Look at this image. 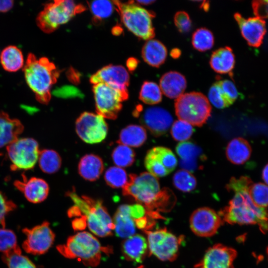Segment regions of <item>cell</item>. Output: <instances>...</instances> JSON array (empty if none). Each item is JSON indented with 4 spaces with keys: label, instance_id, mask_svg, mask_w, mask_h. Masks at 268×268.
Segmentation results:
<instances>
[{
    "label": "cell",
    "instance_id": "1",
    "mask_svg": "<svg viewBox=\"0 0 268 268\" xmlns=\"http://www.w3.org/2000/svg\"><path fill=\"white\" fill-rule=\"evenodd\" d=\"M123 194L133 198L142 205L147 215L152 219L163 218L160 212H167L174 206L176 198L168 188L160 189L157 178L148 172L130 174Z\"/></svg>",
    "mask_w": 268,
    "mask_h": 268
},
{
    "label": "cell",
    "instance_id": "2",
    "mask_svg": "<svg viewBox=\"0 0 268 268\" xmlns=\"http://www.w3.org/2000/svg\"><path fill=\"white\" fill-rule=\"evenodd\" d=\"M250 187L233 191L235 195L228 205L219 212L223 222L229 224H255L266 233L268 231V210L256 205L248 192Z\"/></svg>",
    "mask_w": 268,
    "mask_h": 268
},
{
    "label": "cell",
    "instance_id": "3",
    "mask_svg": "<svg viewBox=\"0 0 268 268\" xmlns=\"http://www.w3.org/2000/svg\"><path fill=\"white\" fill-rule=\"evenodd\" d=\"M67 196L74 203L67 211L69 217L85 216L89 229L99 237L112 234L113 221L101 201L86 196L79 197L74 191L68 192Z\"/></svg>",
    "mask_w": 268,
    "mask_h": 268
},
{
    "label": "cell",
    "instance_id": "4",
    "mask_svg": "<svg viewBox=\"0 0 268 268\" xmlns=\"http://www.w3.org/2000/svg\"><path fill=\"white\" fill-rule=\"evenodd\" d=\"M27 85L40 103L47 104L51 97V89L60 75L55 64L45 57L37 59L29 53L23 67Z\"/></svg>",
    "mask_w": 268,
    "mask_h": 268
},
{
    "label": "cell",
    "instance_id": "5",
    "mask_svg": "<svg viewBox=\"0 0 268 268\" xmlns=\"http://www.w3.org/2000/svg\"><path fill=\"white\" fill-rule=\"evenodd\" d=\"M64 257L76 259L84 265L94 267L101 261L102 253H111V247H102L98 239L86 231H82L69 237L65 244L57 247Z\"/></svg>",
    "mask_w": 268,
    "mask_h": 268
},
{
    "label": "cell",
    "instance_id": "6",
    "mask_svg": "<svg viewBox=\"0 0 268 268\" xmlns=\"http://www.w3.org/2000/svg\"><path fill=\"white\" fill-rule=\"evenodd\" d=\"M122 22L136 36L143 40H150L155 36L152 19L155 13L146 10L134 1L122 2L114 0Z\"/></svg>",
    "mask_w": 268,
    "mask_h": 268
},
{
    "label": "cell",
    "instance_id": "7",
    "mask_svg": "<svg viewBox=\"0 0 268 268\" xmlns=\"http://www.w3.org/2000/svg\"><path fill=\"white\" fill-rule=\"evenodd\" d=\"M85 10L83 5L73 0H54L45 5L37 17L36 23L41 30L50 33Z\"/></svg>",
    "mask_w": 268,
    "mask_h": 268
},
{
    "label": "cell",
    "instance_id": "8",
    "mask_svg": "<svg viewBox=\"0 0 268 268\" xmlns=\"http://www.w3.org/2000/svg\"><path fill=\"white\" fill-rule=\"evenodd\" d=\"M175 109L179 120L197 127H201L206 123L211 112L207 97L198 92L181 95L175 100Z\"/></svg>",
    "mask_w": 268,
    "mask_h": 268
},
{
    "label": "cell",
    "instance_id": "9",
    "mask_svg": "<svg viewBox=\"0 0 268 268\" xmlns=\"http://www.w3.org/2000/svg\"><path fill=\"white\" fill-rule=\"evenodd\" d=\"M144 231L147 236L149 254L163 261H173L177 258L183 237H177L166 228Z\"/></svg>",
    "mask_w": 268,
    "mask_h": 268
},
{
    "label": "cell",
    "instance_id": "10",
    "mask_svg": "<svg viewBox=\"0 0 268 268\" xmlns=\"http://www.w3.org/2000/svg\"><path fill=\"white\" fill-rule=\"evenodd\" d=\"M6 149L12 170L33 168L38 160L40 152L37 141L32 138H18Z\"/></svg>",
    "mask_w": 268,
    "mask_h": 268
},
{
    "label": "cell",
    "instance_id": "11",
    "mask_svg": "<svg viewBox=\"0 0 268 268\" xmlns=\"http://www.w3.org/2000/svg\"><path fill=\"white\" fill-rule=\"evenodd\" d=\"M96 112L104 118L116 119L127 96L105 83L94 84L92 88Z\"/></svg>",
    "mask_w": 268,
    "mask_h": 268
},
{
    "label": "cell",
    "instance_id": "12",
    "mask_svg": "<svg viewBox=\"0 0 268 268\" xmlns=\"http://www.w3.org/2000/svg\"><path fill=\"white\" fill-rule=\"evenodd\" d=\"M75 130L81 139L86 143L93 144L99 143L105 138L108 126L101 115L84 112L77 119Z\"/></svg>",
    "mask_w": 268,
    "mask_h": 268
},
{
    "label": "cell",
    "instance_id": "13",
    "mask_svg": "<svg viewBox=\"0 0 268 268\" xmlns=\"http://www.w3.org/2000/svg\"><path fill=\"white\" fill-rule=\"evenodd\" d=\"M22 231L26 237L22 244V248L26 253L30 254L45 253L54 242L55 234L47 221L31 228H24Z\"/></svg>",
    "mask_w": 268,
    "mask_h": 268
},
{
    "label": "cell",
    "instance_id": "14",
    "mask_svg": "<svg viewBox=\"0 0 268 268\" xmlns=\"http://www.w3.org/2000/svg\"><path fill=\"white\" fill-rule=\"evenodd\" d=\"M144 165L148 172L157 177L169 175L177 165V158L169 148L156 146L149 150L144 159Z\"/></svg>",
    "mask_w": 268,
    "mask_h": 268
},
{
    "label": "cell",
    "instance_id": "15",
    "mask_svg": "<svg viewBox=\"0 0 268 268\" xmlns=\"http://www.w3.org/2000/svg\"><path fill=\"white\" fill-rule=\"evenodd\" d=\"M223 222L218 213L207 207L195 210L190 219L192 231L196 235L204 237L214 235Z\"/></svg>",
    "mask_w": 268,
    "mask_h": 268
},
{
    "label": "cell",
    "instance_id": "16",
    "mask_svg": "<svg viewBox=\"0 0 268 268\" xmlns=\"http://www.w3.org/2000/svg\"><path fill=\"white\" fill-rule=\"evenodd\" d=\"M130 76L127 69L121 66L110 65L102 67L91 76L93 85L105 83L129 96L128 86Z\"/></svg>",
    "mask_w": 268,
    "mask_h": 268
},
{
    "label": "cell",
    "instance_id": "17",
    "mask_svg": "<svg viewBox=\"0 0 268 268\" xmlns=\"http://www.w3.org/2000/svg\"><path fill=\"white\" fill-rule=\"evenodd\" d=\"M236 256L234 249L217 244L207 250L195 268H234L233 262Z\"/></svg>",
    "mask_w": 268,
    "mask_h": 268
},
{
    "label": "cell",
    "instance_id": "18",
    "mask_svg": "<svg viewBox=\"0 0 268 268\" xmlns=\"http://www.w3.org/2000/svg\"><path fill=\"white\" fill-rule=\"evenodd\" d=\"M141 124L155 136L165 134L173 122L171 115L165 109L159 107L146 109L140 118Z\"/></svg>",
    "mask_w": 268,
    "mask_h": 268
},
{
    "label": "cell",
    "instance_id": "19",
    "mask_svg": "<svg viewBox=\"0 0 268 268\" xmlns=\"http://www.w3.org/2000/svg\"><path fill=\"white\" fill-rule=\"evenodd\" d=\"M234 18L242 36L248 45L253 47H259L266 33L265 21L258 17L246 19L239 13L234 14Z\"/></svg>",
    "mask_w": 268,
    "mask_h": 268
},
{
    "label": "cell",
    "instance_id": "20",
    "mask_svg": "<svg viewBox=\"0 0 268 268\" xmlns=\"http://www.w3.org/2000/svg\"><path fill=\"white\" fill-rule=\"evenodd\" d=\"M14 184L30 202L34 203L41 202L48 196L49 192L48 184L42 179L32 177L27 179L23 176L22 181H16Z\"/></svg>",
    "mask_w": 268,
    "mask_h": 268
},
{
    "label": "cell",
    "instance_id": "21",
    "mask_svg": "<svg viewBox=\"0 0 268 268\" xmlns=\"http://www.w3.org/2000/svg\"><path fill=\"white\" fill-rule=\"evenodd\" d=\"M23 131V126L18 120L11 119L6 113L0 112V151L18 139Z\"/></svg>",
    "mask_w": 268,
    "mask_h": 268
},
{
    "label": "cell",
    "instance_id": "22",
    "mask_svg": "<svg viewBox=\"0 0 268 268\" xmlns=\"http://www.w3.org/2000/svg\"><path fill=\"white\" fill-rule=\"evenodd\" d=\"M113 221L118 237L127 238L135 233L136 225L131 215V205H120L115 212Z\"/></svg>",
    "mask_w": 268,
    "mask_h": 268
},
{
    "label": "cell",
    "instance_id": "23",
    "mask_svg": "<svg viewBox=\"0 0 268 268\" xmlns=\"http://www.w3.org/2000/svg\"><path fill=\"white\" fill-rule=\"evenodd\" d=\"M160 88L163 94L168 98H177L184 92L187 81L181 73L170 71L164 74L160 79Z\"/></svg>",
    "mask_w": 268,
    "mask_h": 268
},
{
    "label": "cell",
    "instance_id": "24",
    "mask_svg": "<svg viewBox=\"0 0 268 268\" xmlns=\"http://www.w3.org/2000/svg\"><path fill=\"white\" fill-rule=\"evenodd\" d=\"M124 257L128 261L141 263L145 257L148 248L147 241L139 234L134 235L126 239L122 244Z\"/></svg>",
    "mask_w": 268,
    "mask_h": 268
},
{
    "label": "cell",
    "instance_id": "25",
    "mask_svg": "<svg viewBox=\"0 0 268 268\" xmlns=\"http://www.w3.org/2000/svg\"><path fill=\"white\" fill-rule=\"evenodd\" d=\"M176 151L181 158L180 165L183 169L190 172L197 169V159L202 154L200 147L191 142L183 141L177 144Z\"/></svg>",
    "mask_w": 268,
    "mask_h": 268
},
{
    "label": "cell",
    "instance_id": "26",
    "mask_svg": "<svg viewBox=\"0 0 268 268\" xmlns=\"http://www.w3.org/2000/svg\"><path fill=\"white\" fill-rule=\"evenodd\" d=\"M141 55L147 64L153 67H158L165 62L167 51L162 42L151 39L147 40L144 44Z\"/></svg>",
    "mask_w": 268,
    "mask_h": 268
},
{
    "label": "cell",
    "instance_id": "27",
    "mask_svg": "<svg viewBox=\"0 0 268 268\" xmlns=\"http://www.w3.org/2000/svg\"><path fill=\"white\" fill-rule=\"evenodd\" d=\"M209 64L215 72L231 74L235 66V56L231 48H220L211 54Z\"/></svg>",
    "mask_w": 268,
    "mask_h": 268
},
{
    "label": "cell",
    "instance_id": "28",
    "mask_svg": "<svg viewBox=\"0 0 268 268\" xmlns=\"http://www.w3.org/2000/svg\"><path fill=\"white\" fill-rule=\"evenodd\" d=\"M252 148L249 142L242 137L232 139L227 144L226 155L228 160L233 164H244L250 158Z\"/></svg>",
    "mask_w": 268,
    "mask_h": 268
},
{
    "label": "cell",
    "instance_id": "29",
    "mask_svg": "<svg viewBox=\"0 0 268 268\" xmlns=\"http://www.w3.org/2000/svg\"><path fill=\"white\" fill-rule=\"evenodd\" d=\"M104 170V164L98 156L89 154L83 156L79 161L78 171L79 175L89 181L97 180Z\"/></svg>",
    "mask_w": 268,
    "mask_h": 268
},
{
    "label": "cell",
    "instance_id": "30",
    "mask_svg": "<svg viewBox=\"0 0 268 268\" xmlns=\"http://www.w3.org/2000/svg\"><path fill=\"white\" fill-rule=\"evenodd\" d=\"M146 138V130L143 127L130 125L121 131L118 142L129 147H138L144 143Z\"/></svg>",
    "mask_w": 268,
    "mask_h": 268
},
{
    "label": "cell",
    "instance_id": "31",
    "mask_svg": "<svg viewBox=\"0 0 268 268\" xmlns=\"http://www.w3.org/2000/svg\"><path fill=\"white\" fill-rule=\"evenodd\" d=\"M0 63L3 69L15 72L24 67V59L21 51L15 46L4 48L0 54Z\"/></svg>",
    "mask_w": 268,
    "mask_h": 268
},
{
    "label": "cell",
    "instance_id": "32",
    "mask_svg": "<svg viewBox=\"0 0 268 268\" xmlns=\"http://www.w3.org/2000/svg\"><path fill=\"white\" fill-rule=\"evenodd\" d=\"M38 163L41 170L47 174L57 172L62 164V159L59 153L52 149L40 151Z\"/></svg>",
    "mask_w": 268,
    "mask_h": 268
},
{
    "label": "cell",
    "instance_id": "33",
    "mask_svg": "<svg viewBox=\"0 0 268 268\" xmlns=\"http://www.w3.org/2000/svg\"><path fill=\"white\" fill-rule=\"evenodd\" d=\"M139 99L148 105H154L162 100V91L156 83L152 81H144L140 90Z\"/></svg>",
    "mask_w": 268,
    "mask_h": 268
},
{
    "label": "cell",
    "instance_id": "34",
    "mask_svg": "<svg viewBox=\"0 0 268 268\" xmlns=\"http://www.w3.org/2000/svg\"><path fill=\"white\" fill-rule=\"evenodd\" d=\"M88 6L95 22L108 18L116 9L114 1L94 0L88 2Z\"/></svg>",
    "mask_w": 268,
    "mask_h": 268
},
{
    "label": "cell",
    "instance_id": "35",
    "mask_svg": "<svg viewBox=\"0 0 268 268\" xmlns=\"http://www.w3.org/2000/svg\"><path fill=\"white\" fill-rule=\"evenodd\" d=\"M134 151L128 146L119 144L113 150L112 158L116 166L124 168L132 165L135 160Z\"/></svg>",
    "mask_w": 268,
    "mask_h": 268
},
{
    "label": "cell",
    "instance_id": "36",
    "mask_svg": "<svg viewBox=\"0 0 268 268\" xmlns=\"http://www.w3.org/2000/svg\"><path fill=\"white\" fill-rule=\"evenodd\" d=\"M214 37L212 33L205 28L197 29L193 34L192 43L196 50L204 52L211 49L214 44Z\"/></svg>",
    "mask_w": 268,
    "mask_h": 268
},
{
    "label": "cell",
    "instance_id": "37",
    "mask_svg": "<svg viewBox=\"0 0 268 268\" xmlns=\"http://www.w3.org/2000/svg\"><path fill=\"white\" fill-rule=\"evenodd\" d=\"M2 259L8 268H40L28 257L22 255L20 248L11 253L3 254Z\"/></svg>",
    "mask_w": 268,
    "mask_h": 268
},
{
    "label": "cell",
    "instance_id": "38",
    "mask_svg": "<svg viewBox=\"0 0 268 268\" xmlns=\"http://www.w3.org/2000/svg\"><path fill=\"white\" fill-rule=\"evenodd\" d=\"M173 183L177 189L184 192H191L197 186V180L194 176L184 169L175 172L173 177Z\"/></svg>",
    "mask_w": 268,
    "mask_h": 268
},
{
    "label": "cell",
    "instance_id": "39",
    "mask_svg": "<svg viewBox=\"0 0 268 268\" xmlns=\"http://www.w3.org/2000/svg\"><path fill=\"white\" fill-rule=\"evenodd\" d=\"M104 179L108 185L112 188H123L128 181L126 172L123 168L113 166L109 168L105 173Z\"/></svg>",
    "mask_w": 268,
    "mask_h": 268
},
{
    "label": "cell",
    "instance_id": "40",
    "mask_svg": "<svg viewBox=\"0 0 268 268\" xmlns=\"http://www.w3.org/2000/svg\"><path fill=\"white\" fill-rule=\"evenodd\" d=\"M249 194L254 203L259 207L268 206V186L262 183H252L248 190Z\"/></svg>",
    "mask_w": 268,
    "mask_h": 268
},
{
    "label": "cell",
    "instance_id": "41",
    "mask_svg": "<svg viewBox=\"0 0 268 268\" xmlns=\"http://www.w3.org/2000/svg\"><path fill=\"white\" fill-rule=\"evenodd\" d=\"M19 248L14 232L5 227L0 228V252L6 254Z\"/></svg>",
    "mask_w": 268,
    "mask_h": 268
},
{
    "label": "cell",
    "instance_id": "42",
    "mask_svg": "<svg viewBox=\"0 0 268 268\" xmlns=\"http://www.w3.org/2000/svg\"><path fill=\"white\" fill-rule=\"evenodd\" d=\"M193 132L192 125L185 121L178 120L172 125L170 133L175 140L183 142L191 137Z\"/></svg>",
    "mask_w": 268,
    "mask_h": 268
},
{
    "label": "cell",
    "instance_id": "43",
    "mask_svg": "<svg viewBox=\"0 0 268 268\" xmlns=\"http://www.w3.org/2000/svg\"><path fill=\"white\" fill-rule=\"evenodd\" d=\"M208 98L210 102L217 108L223 109L230 106L217 81L209 88Z\"/></svg>",
    "mask_w": 268,
    "mask_h": 268
},
{
    "label": "cell",
    "instance_id": "44",
    "mask_svg": "<svg viewBox=\"0 0 268 268\" xmlns=\"http://www.w3.org/2000/svg\"><path fill=\"white\" fill-rule=\"evenodd\" d=\"M218 82L229 106L232 105L238 97V92L234 83L228 79L219 80Z\"/></svg>",
    "mask_w": 268,
    "mask_h": 268
},
{
    "label": "cell",
    "instance_id": "45",
    "mask_svg": "<svg viewBox=\"0 0 268 268\" xmlns=\"http://www.w3.org/2000/svg\"><path fill=\"white\" fill-rule=\"evenodd\" d=\"M52 94L55 96L65 99L83 97L81 91L76 87L71 85L57 87L53 91Z\"/></svg>",
    "mask_w": 268,
    "mask_h": 268
},
{
    "label": "cell",
    "instance_id": "46",
    "mask_svg": "<svg viewBox=\"0 0 268 268\" xmlns=\"http://www.w3.org/2000/svg\"><path fill=\"white\" fill-rule=\"evenodd\" d=\"M175 25L181 33H186L190 31L192 22L189 14L184 11H179L174 16Z\"/></svg>",
    "mask_w": 268,
    "mask_h": 268
},
{
    "label": "cell",
    "instance_id": "47",
    "mask_svg": "<svg viewBox=\"0 0 268 268\" xmlns=\"http://www.w3.org/2000/svg\"><path fill=\"white\" fill-rule=\"evenodd\" d=\"M16 205L0 191V224L3 227L5 226V218L6 216L11 211L14 210Z\"/></svg>",
    "mask_w": 268,
    "mask_h": 268
},
{
    "label": "cell",
    "instance_id": "48",
    "mask_svg": "<svg viewBox=\"0 0 268 268\" xmlns=\"http://www.w3.org/2000/svg\"><path fill=\"white\" fill-rule=\"evenodd\" d=\"M254 14L257 17L268 18V0H255L252 2Z\"/></svg>",
    "mask_w": 268,
    "mask_h": 268
},
{
    "label": "cell",
    "instance_id": "49",
    "mask_svg": "<svg viewBox=\"0 0 268 268\" xmlns=\"http://www.w3.org/2000/svg\"><path fill=\"white\" fill-rule=\"evenodd\" d=\"M72 226L75 230H82L87 226L86 220L84 216L75 218L72 221Z\"/></svg>",
    "mask_w": 268,
    "mask_h": 268
},
{
    "label": "cell",
    "instance_id": "50",
    "mask_svg": "<svg viewBox=\"0 0 268 268\" xmlns=\"http://www.w3.org/2000/svg\"><path fill=\"white\" fill-rule=\"evenodd\" d=\"M13 5V1L0 0V12H5L9 10Z\"/></svg>",
    "mask_w": 268,
    "mask_h": 268
},
{
    "label": "cell",
    "instance_id": "51",
    "mask_svg": "<svg viewBox=\"0 0 268 268\" xmlns=\"http://www.w3.org/2000/svg\"><path fill=\"white\" fill-rule=\"evenodd\" d=\"M138 61L134 58H130L127 61V66L128 68L131 70H134L137 67Z\"/></svg>",
    "mask_w": 268,
    "mask_h": 268
},
{
    "label": "cell",
    "instance_id": "52",
    "mask_svg": "<svg viewBox=\"0 0 268 268\" xmlns=\"http://www.w3.org/2000/svg\"><path fill=\"white\" fill-rule=\"evenodd\" d=\"M262 178L268 186V163L264 167L262 171Z\"/></svg>",
    "mask_w": 268,
    "mask_h": 268
},
{
    "label": "cell",
    "instance_id": "53",
    "mask_svg": "<svg viewBox=\"0 0 268 268\" xmlns=\"http://www.w3.org/2000/svg\"><path fill=\"white\" fill-rule=\"evenodd\" d=\"M181 54V52L178 48H174L170 52V55L174 59H178Z\"/></svg>",
    "mask_w": 268,
    "mask_h": 268
},
{
    "label": "cell",
    "instance_id": "54",
    "mask_svg": "<svg viewBox=\"0 0 268 268\" xmlns=\"http://www.w3.org/2000/svg\"><path fill=\"white\" fill-rule=\"evenodd\" d=\"M201 7L202 8L204 11H207L209 8V2L208 1H201Z\"/></svg>",
    "mask_w": 268,
    "mask_h": 268
},
{
    "label": "cell",
    "instance_id": "55",
    "mask_svg": "<svg viewBox=\"0 0 268 268\" xmlns=\"http://www.w3.org/2000/svg\"><path fill=\"white\" fill-rule=\"evenodd\" d=\"M154 0H136V3L138 4L148 5L154 2Z\"/></svg>",
    "mask_w": 268,
    "mask_h": 268
},
{
    "label": "cell",
    "instance_id": "56",
    "mask_svg": "<svg viewBox=\"0 0 268 268\" xmlns=\"http://www.w3.org/2000/svg\"><path fill=\"white\" fill-rule=\"evenodd\" d=\"M121 29V27H116L114 28V30H113V32L114 33L115 35H119L122 32V30Z\"/></svg>",
    "mask_w": 268,
    "mask_h": 268
},
{
    "label": "cell",
    "instance_id": "57",
    "mask_svg": "<svg viewBox=\"0 0 268 268\" xmlns=\"http://www.w3.org/2000/svg\"><path fill=\"white\" fill-rule=\"evenodd\" d=\"M144 268L143 266H140V267H138V268Z\"/></svg>",
    "mask_w": 268,
    "mask_h": 268
},
{
    "label": "cell",
    "instance_id": "58",
    "mask_svg": "<svg viewBox=\"0 0 268 268\" xmlns=\"http://www.w3.org/2000/svg\"><path fill=\"white\" fill-rule=\"evenodd\" d=\"M267 253L268 256V247L267 248Z\"/></svg>",
    "mask_w": 268,
    "mask_h": 268
}]
</instances>
